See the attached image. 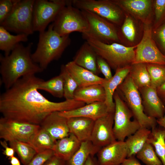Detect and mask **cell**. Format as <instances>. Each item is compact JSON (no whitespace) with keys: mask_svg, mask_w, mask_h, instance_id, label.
Masks as SVG:
<instances>
[{"mask_svg":"<svg viewBox=\"0 0 165 165\" xmlns=\"http://www.w3.org/2000/svg\"><path fill=\"white\" fill-rule=\"evenodd\" d=\"M43 80L31 75L19 79L0 96V112L11 119L39 125L50 113L73 110L85 105L74 99L59 102L49 101L38 91Z\"/></svg>","mask_w":165,"mask_h":165,"instance_id":"obj_1","label":"cell"},{"mask_svg":"<svg viewBox=\"0 0 165 165\" xmlns=\"http://www.w3.org/2000/svg\"><path fill=\"white\" fill-rule=\"evenodd\" d=\"M32 43L26 46L18 44L8 55L0 56V73L6 90L19 79L27 75H35L43 70L34 62L31 57Z\"/></svg>","mask_w":165,"mask_h":165,"instance_id":"obj_2","label":"cell"},{"mask_svg":"<svg viewBox=\"0 0 165 165\" xmlns=\"http://www.w3.org/2000/svg\"><path fill=\"white\" fill-rule=\"evenodd\" d=\"M71 42L69 35H60L53 29L52 23L47 30L39 33L37 48L31 54L32 59L44 70L51 62L60 58Z\"/></svg>","mask_w":165,"mask_h":165,"instance_id":"obj_3","label":"cell"},{"mask_svg":"<svg viewBox=\"0 0 165 165\" xmlns=\"http://www.w3.org/2000/svg\"><path fill=\"white\" fill-rule=\"evenodd\" d=\"M84 39L97 55L104 59L115 71L119 68L130 66L134 62L136 46L127 47L117 42L108 44L91 38Z\"/></svg>","mask_w":165,"mask_h":165,"instance_id":"obj_4","label":"cell"},{"mask_svg":"<svg viewBox=\"0 0 165 165\" xmlns=\"http://www.w3.org/2000/svg\"><path fill=\"white\" fill-rule=\"evenodd\" d=\"M141 127L152 129L156 126V119L145 112L141 94L129 75L116 89Z\"/></svg>","mask_w":165,"mask_h":165,"instance_id":"obj_5","label":"cell"},{"mask_svg":"<svg viewBox=\"0 0 165 165\" xmlns=\"http://www.w3.org/2000/svg\"><path fill=\"white\" fill-rule=\"evenodd\" d=\"M52 24L54 30L61 36L69 35L75 31L84 34L89 28L88 22L82 11L74 6L71 0H68Z\"/></svg>","mask_w":165,"mask_h":165,"instance_id":"obj_6","label":"cell"},{"mask_svg":"<svg viewBox=\"0 0 165 165\" xmlns=\"http://www.w3.org/2000/svg\"><path fill=\"white\" fill-rule=\"evenodd\" d=\"M35 0H19L13 10L1 24L8 31L28 35L34 31L33 14Z\"/></svg>","mask_w":165,"mask_h":165,"instance_id":"obj_7","label":"cell"},{"mask_svg":"<svg viewBox=\"0 0 165 165\" xmlns=\"http://www.w3.org/2000/svg\"><path fill=\"white\" fill-rule=\"evenodd\" d=\"M115 104L113 131L116 140L125 141L141 127L134 119L131 120L133 114L116 90L113 95Z\"/></svg>","mask_w":165,"mask_h":165,"instance_id":"obj_8","label":"cell"},{"mask_svg":"<svg viewBox=\"0 0 165 165\" xmlns=\"http://www.w3.org/2000/svg\"><path fill=\"white\" fill-rule=\"evenodd\" d=\"M81 10L89 25L88 31L82 34L83 38H91L108 44L120 42V37L116 25L93 13Z\"/></svg>","mask_w":165,"mask_h":165,"instance_id":"obj_9","label":"cell"},{"mask_svg":"<svg viewBox=\"0 0 165 165\" xmlns=\"http://www.w3.org/2000/svg\"><path fill=\"white\" fill-rule=\"evenodd\" d=\"M68 0H35L33 10L34 31L39 33L45 31L49 24L53 22Z\"/></svg>","mask_w":165,"mask_h":165,"instance_id":"obj_10","label":"cell"},{"mask_svg":"<svg viewBox=\"0 0 165 165\" xmlns=\"http://www.w3.org/2000/svg\"><path fill=\"white\" fill-rule=\"evenodd\" d=\"M72 5L82 10L89 11L116 25H120L123 17L121 9L111 0H72Z\"/></svg>","mask_w":165,"mask_h":165,"instance_id":"obj_11","label":"cell"},{"mask_svg":"<svg viewBox=\"0 0 165 165\" xmlns=\"http://www.w3.org/2000/svg\"><path fill=\"white\" fill-rule=\"evenodd\" d=\"M133 63H143L165 65V55L160 50L152 37V28L145 24L142 38L136 46Z\"/></svg>","mask_w":165,"mask_h":165,"instance_id":"obj_12","label":"cell"},{"mask_svg":"<svg viewBox=\"0 0 165 165\" xmlns=\"http://www.w3.org/2000/svg\"><path fill=\"white\" fill-rule=\"evenodd\" d=\"M40 128L39 125L2 117L0 119V138L9 142L16 141L28 143Z\"/></svg>","mask_w":165,"mask_h":165,"instance_id":"obj_13","label":"cell"},{"mask_svg":"<svg viewBox=\"0 0 165 165\" xmlns=\"http://www.w3.org/2000/svg\"><path fill=\"white\" fill-rule=\"evenodd\" d=\"M114 111L95 121L90 141L100 148L116 141L113 131Z\"/></svg>","mask_w":165,"mask_h":165,"instance_id":"obj_14","label":"cell"},{"mask_svg":"<svg viewBox=\"0 0 165 165\" xmlns=\"http://www.w3.org/2000/svg\"><path fill=\"white\" fill-rule=\"evenodd\" d=\"M97 155L100 165H121L127 158L128 149L125 141L116 140L101 148Z\"/></svg>","mask_w":165,"mask_h":165,"instance_id":"obj_15","label":"cell"},{"mask_svg":"<svg viewBox=\"0 0 165 165\" xmlns=\"http://www.w3.org/2000/svg\"><path fill=\"white\" fill-rule=\"evenodd\" d=\"M139 90L145 113L156 119L162 117L165 113V106L158 95L156 88L149 86Z\"/></svg>","mask_w":165,"mask_h":165,"instance_id":"obj_16","label":"cell"},{"mask_svg":"<svg viewBox=\"0 0 165 165\" xmlns=\"http://www.w3.org/2000/svg\"><path fill=\"white\" fill-rule=\"evenodd\" d=\"M56 141L70 134L67 118L54 112L49 115L40 125Z\"/></svg>","mask_w":165,"mask_h":165,"instance_id":"obj_17","label":"cell"},{"mask_svg":"<svg viewBox=\"0 0 165 165\" xmlns=\"http://www.w3.org/2000/svg\"><path fill=\"white\" fill-rule=\"evenodd\" d=\"M113 111L109 109L105 101H101L86 104L73 110L59 112V113L67 118L82 117L95 121Z\"/></svg>","mask_w":165,"mask_h":165,"instance_id":"obj_18","label":"cell"},{"mask_svg":"<svg viewBox=\"0 0 165 165\" xmlns=\"http://www.w3.org/2000/svg\"><path fill=\"white\" fill-rule=\"evenodd\" d=\"M121 9L127 11L137 19L148 24L146 19L151 11L152 1L150 0H111Z\"/></svg>","mask_w":165,"mask_h":165,"instance_id":"obj_19","label":"cell"},{"mask_svg":"<svg viewBox=\"0 0 165 165\" xmlns=\"http://www.w3.org/2000/svg\"><path fill=\"white\" fill-rule=\"evenodd\" d=\"M70 74L77 82L79 88L100 84L102 85L106 79L99 77L91 72L79 66L73 61L65 65Z\"/></svg>","mask_w":165,"mask_h":165,"instance_id":"obj_20","label":"cell"},{"mask_svg":"<svg viewBox=\"0 0 165 165\" xmlns=\"http://www.w3.org/2000/svg\"><path fill=\"white\" fill-rule=\"evenodd\" d=\"M95 121L82 117L67 118L70 133L74 134L81 142L90 141Z\"/></svg>","mask_w":165,"mask_h":165,"instance_id":"obj_21","label":"cell"},{"mask_svg":"<svg viewBox=\"0 0 165 165\" xmlns=\"http://www.w3.org/2000/svg\"><path fill=\"white\" fill-rule=\"evenodd\" d=\"M97 55L86 41L81 46L72 61L76 64L97 75L100 73L97 64Z\"/></svg>","mask_w":165,"mask_h":165,"instance_id":"obj_22","label":"cell"},{"mask_svg":"<svg viewBox=\"0 0 165 165\" xmlns=\"http://www.w3.org/2000/svg\"><path fill=\"white\" fill-rule=\"evenodd\" d=\"M130 70V66L117 69L115 71L114 75L109 80H106L102 85L105 93V102L111 111L115 109V104L113 100L114 94L119 86L129 75Z\"/></svg>","mask_w":165,"mask_h":165,"instance_id":"obj_23","label":"cell"},{"mask_svg":"<svg viewBox=\"0 0 165 165\" xmlns=\"http://www.w3.org/2000/svg\"><path fill=\"white\" fill-rule=\"evenodd\" d=\"M81 142L73 134L57 140L53 151L54 155L67 161L79 148Z\"/></svg>","mask_w":165,"mask_h":165,"instance_id":"obj_24","label":"cell"},{"mask_svg":"<svg viewBox=\"0 0 165 165\" xmlns=\"http://www.w3.org/2000/svg\"><path fill=\"white\" fill-rule=\"evenodd\" d=\"M105 91L101 84H95L78 88L74 94V98L76 101L89 104L97 102L105 101Z\"/></svg>","mask_w":165,"mask_h":165,"instance_id":"obj_25","label":"cell"},{"mask_svg":"<svg viewBox=\"0 0 165 165\" xmlns=\"http://www.w3.org/2000/svg\"><path fill=\"white\" fill-rule=\"evenodd\" d=\"M151 132V130L141 127L125 141L128 149L127 158L135 155L142 149Z\"/></svg>","mask_w":165,"mask_h":165,"instance_id":"obj_26","label":"cell"},{"mask_svg":"<svg viewBox=\"0 0 165 165\" xmlns=\"http://www.w3.org/2000/svg\"><path fill=\"white\" fill-rule=\"evenodd\" d=\"M28 35L24 34H10L5 28L0 26V49L5 55H9L15 46L22 42L28 40Z\"/></svg>","mask_w":165,"mask_h":165,"instance_id":"obj_27","label":"cell"},{"mask_svg":"<svg viewBox=\"0 0 165 165\" xmlns=\"http://www.w3.org/2000/svg\"><path fill=\"white\" fill-rule=\"evenodd\" d=\"M100 149L94 145L90 141L82 142L79 149L66 161V165H84L88 157L94 156Z\"/></svg>","mask_w":165,"mask_h":165,"instance_id":"obj_28","label":"cell"},{"mask_svg":"<svg viewBox=\"0 0 165 165\" xmlns=\"http://www.w3.org/2000/svg\"><path fill=\"white\" fill-rule=\"evenodd\" d=\"M147 142L152 146L163 165H165V129L160 126L152 129Z\"/></svg>","mask_w":165,"mask_h":165,"instance_id":"obj_29","label":"cell"},{"mask_svg":"<svg viewBox=\"0 0 165 165\" xmlns=\"http://www.w3.org/2000/svg\"><path fill=\"white\" fill-rule=\"evenodd\" d=\"M129 75L138 90L150 86L151 79L146 64L137 63L132 64L130 65Z\"/></svg>","mask_w":165,"mask_h":165,"instance_id":"obj_30","label":"cell"},{"mask_svg":"<svg viewBox=\"0 0 165 165\" xmlns=\"http://www.w3.org/2000/svg\"><path fill=\"white\" fill-rule=\"evenodd\" d=\"M56 141L40 127L28 144L38 153L48 150H53Z\"/></svg>","mask_w":165,"mask_h":165,"instance_id":"obj_31","label":"cell"},{"mask_svg":"<svg viewBox=\"0 0 165 165\" xmlns=\"http://www.w3.org/2000/svg\"><path fill=\"white\" fill-rule=\"evenodd\" d=\"M38 89L46 91L55 97H64V79L62 75L60 74L48 80H43L38 85Z\"/></svg>","mask_w":165,"mask_h":165,"instance_id":"obj_32","label":"cell"},{"mask_svg":"<svg viewBox=\"0 0 165 165\" xmlns=\"http://www.w3.org/2000/svg\"><path fill=\"white\" fill-rule=\"evenodd\" d=\"M9 143L10 146L14 149L24 165H27L37 153L35 150L27 143L16 141Z\"/></svg>","mask_w":165,"mask_h":165,"instance_id":"obj_33","label":"cell"},{"mask_svg":"<svg viewBox=\"0 0 165 165\" xmlns=\"http://www.w3.org/2000/svg\"><path fill=\"white\" fill-rule=\"evenodd\" d=\"M64 79V96L66 100L74 98V94L79 88L78 84L66 68L65 65H62L60 73Z\"/></svg>","mask_w":165,"mask_h":165,"instance_id":"obj_34","label":"cell"},{"mask_svg":"<svg viewBox=\"0 0 165 165\" xmlns=\"http://www.w3.org/2000/svg\"><path fill=\"white\" fill-rule=\"evenodd\" d=\"M136 156L146 165H163L152 146L147 142Z\"/></svg>","mask_w":165,"mask_h":165,"instance_id":"obj_35","label":"cell"},{"mask_svg":"<svg viewBox=\"0 0 165 165\" xmlns=\"http://www.w3.org/2000/svg\"><path fill=\"white\" fill-rule=\"evenodd\" d=\"M146 66L150 78V86L157 89L165 81V65L147 64Z\"/></svg>","mask_w":165,"mask_h":165,"instance_id":"obj_36","label":"cell"},{"mask_svg":"<svg viewBox=\"0 0 165 165\" xmlns=\"http://www.w3.org/2000/svg\"><path fill=\"white\" fill-rule=\"evenodd\" d=\"M122 32L129 41H134L136 36V29L133 20L129 16H126L121 28Z\"/></svg>","mask_w":165,"mask_h":165,"instance_id":"obj_37","label":"cell"},{"mask_svg":"<svg viewBox=\"0 0 165 165\" xmlns=\"http://www.w3.org/2000/svg\"><path fill=\"white\" fill-rule=\"evenodd\" d=\"M19 0H0V24L9 16Z\"/></svg>","mask_w":165,"mask_h":165,"instance_id":"obj_38","label":"cell"},{"mask_svg":"<svg viewBox=\"0 0 165 165\" xmlns=\"http://www.w3.org/2000/svg\"><path fill=\"white\" fill-rule=\"evenodd\" d=\"M154 5L155 21L157 27L165 20V0H156Z\"/></svg>","mask_w":165,"mask_h":165,"instance_id":"obj_39","label":"cell"},{"mask_svg":"<svg viewBox=\"0 0 165 165\" xmlns=\"http://www.w3.org/2000/svg\"><path fill=\"white\" fill-rule=\"evenodd\" d=\"M54 155L52 150H46L37 153L27 165H43Z\"/></svg>","mask_w":165,"mask_h":165,"instance_id":"obj_40","label":"cell"},{"mask_svg":"<svg viewBox=\"0 0 165 165\" xmlns=\"http://www.w3.org/2000/svg\"><path fill=\"white\" fill-rule=\"evenodd\" d=\"M154 33L162 53L165 55V20L156 28Z\"/></svg>","mask_w":165,"mask_h":165,"instance_id":"obj_41","label":"cell"},{"mask_svg":"<svg viewBox=\"0 0 165 165\" xmlns=\"http://www.w3.org/2000/svg\"><path fill=\"white\" fill-rule=\"evenodd\" d=\"M97 64L100 73L104 75L105 78L109 80L112 76L111 67L106 61L101 57L97 55Z\"/></svg>","mask_w":165,"mask_h":165,"instance_id":"obj_42","label":"cell"},{"mask_svg":"<svg viewBox=\"0 0 165 165\" xmlns=\"http://www.w3.org/2000/svg\"><path fill=\"white\" fill-rule=\"evenodd\" d=\"M5 140L0 141L1 145L5 148L2 153L9 158L14 156L15 151L13 148L8 146Z\"/></svg>","mask_w":165,"mask_h":165,"instance_id":"obj_43","label":"cell"},{"mask_svg":"<svg viewBox=\"0 0 165 165\" xmlns=\"http://www.w3.org/2000/svg\"><path fill=\"white\" fill-rule=\"evenodd\" d=\"M66 161L53 155L43 165H66Z\"/></svg>","mask_w":165,"mask_h":165,"instance_id":"obj_44","label":"cell"},{"mask_svg":"<svg viewBox=\"0 0 165 165\" xmlns=\"http://www.w3.org/2000/svg\"><path fill=\"white\" fill-rule=\"evenodd\" d=\"M121 165H141L135 157L133 156L126 158Z\"/></svg>","mask_w":165,"mask_h":165,"instance_id":"obj_45","label":"cell"},{"mask_svg":"<svg viewBox=\"0 0 165 165\" xmlns=\"http://www.w3.org/2000/svg\"><path fill=\"white\" fill-rule=\"evenodd\" d=\"M158 95L163 102L165 101V81L156 89Z\"/></svg>","mask_w":165,"mask_h":165,"instance_id":"obj_46","label":"cell"},{"mask_svg":"<svg viewBox=\"0 0 165 165\" xmlns=\"http://www.w3.org/2000/svg\"><path fill=\"white\" fill-rule=\"evenodd\" d=\"M93 156H90L87 159L84 165H100Z\"/></svg>","mask_w":165,"mask_h":165,"instance_id":"obj_47","label":"cell"},{"mask_svg":"<svg viewBox=\"0 0 165 165\" xmlns=\"http://www.w3.org/2000/svg\"><path fill=\"white\" fill-rule=\"evenodd\" d=\"M8 159L11 165H21L19 159L14 156L8 158Z\"/></svg>","mask_w":165,"mask_h":165,"instance_id":"obj_48","label":"cell"},{"mask_svg":"<svg viewBox=\"0 0 165 165\" xmlns=\"http://www.w3.org/2000/svg\"><path fill=\"white\" fill-rule=\"evenodd\" d=\"M156 121L157 124L165 129V111L163 116L162 118L157 119Z\"/></svg>","mask_w":165,"mask_h":165,"instance_id":"obj_49","label":"cell"},{"mask_svg":"<svg viewBox=\"0 0 165 165\" xmlns=\"http://www.w3.org/2000/svg\"><path fill=\"white\" fill-rule=\"evenodd\" d=\"M163 103H164V105H165V101H164L163 102Z\"/></svg>","mask_w":165,"mask_h":165,"instance_id":"obj_50","label":"cell"}]
</instances>
